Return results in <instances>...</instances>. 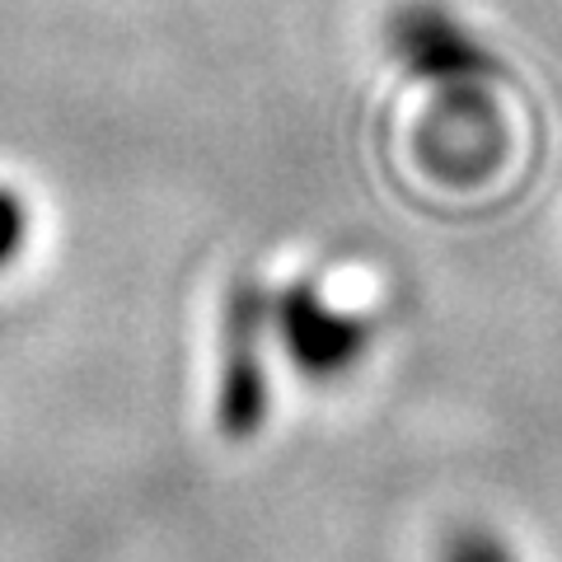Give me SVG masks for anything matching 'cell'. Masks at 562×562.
<instances>
[{
	"label": "cell",
	"mask_w": 562,
	"mask_h": 562,
	"mask_svg": "<svg viewBox=\"0 0 562 562\" xmlns=\"http://www.w3.org/2000/svg\"><path fill=\"white\" fill-rule=\"evenodd\" d=\"M268 422V361H262V295L254 281H235L221 324V390H216V427L231 441L249 436Z\"/></svg>",
	"instance_id": "1"
},
{
	"label": "cell",
	"mask_w": 562,
	"mask_h": 562,
	"mask_svg": "<svg viewBox=\"0 0 562 562\" xmlns=\"http://www.w3.org/2000/svg\"><path fill=\"white\" fill-rule=\"evenodd\" d=\"M417 155L436 179L469 183L502 160V117L483 85H446L417 132Z\"/></svg>",
	"instance_id": "2"
},
{
	"label": "cell",
	"mask_w": 562,
	"mask_h": 562,
	"mask_svg": "<svg viewBox=\"0 0 562 562\" xmlns=\"http://www.w3.org/2000/svg\"><path fill=\"white\" fill-rule=\"evenodd\" d=\"M390 43L398 52V61L413 76L431 80L436 90H446V85H487L497 76V57L460 20H450L441 5L398 10L390 24Z\"/></svg>",
	"instance_id": "3"
},
{
	"label": "cell",
	"mask_w": 562,
	"mask_h": 562,
	"mask_svg": "<svg viewBox=\"0 0 562 562\" xmlns=\"http://www.w3.org/2000/svg\"><path fill=\"white\" fill-rule=\"evenodd\" d=\"M277 333H281L286 357L295 361V371L310 375V380L347 375L351 366L366 357V342H371V333H366L361 319L333 310L319 291L305 286V281L277 301Z\"/></svg>",
	"instance_id": "4"
},
{
	"label": "cell",
	"mask_w": 562,
	"mask_h": 562,
	"mask_svg": "<svg viewBox=\"0 0 562 562\" xmlns=\"http://www.w3.org/2000/svg\"><path fill=\"white\" fill-rule=\"evenodd\" d=\"M441 562H516V553L492 535V530H479V525H464L454 530L446 543H441Z\"/></svg>",
	"instance_id": "5"
},
{
	"label": "cell",
	"mask_w": 562,
	"mask_h": 562,
	"mask_svg": "<svg viewBox=\"0 0 562 562\" xmlns=\"http://www.w3.org/2000/svg\"><path fill=\"white\" fill-rule=\"evenodd\" d=\"M24 235H29L24 202L14 198L10 188H0V268H10V262H14V254L24 249Z\"/></svg>",
	"instance_id": "6"
}]
</instances>
